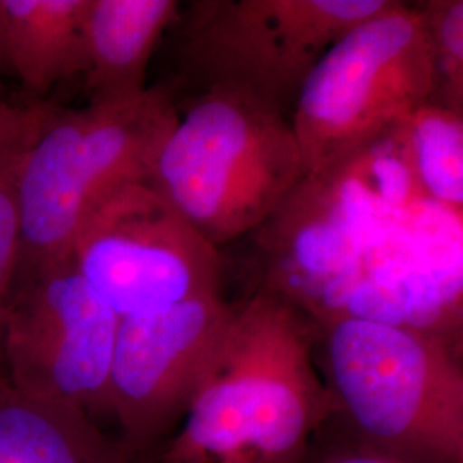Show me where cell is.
Returning a JSON list of instances; mask_svg holds the SVG:
<instances>
[{"instance_id": "14", "label": "cell", "mask_w": 463, "mask_h": 463, "mask_svg": "<svg viewBox=\"0 0 463 463\" xmlns=\"http://www.w3.org/2000/svg\"><path fill=\"white\" fill-rule=\"evenodd\" d=\"M395 134L424 198L462 218L463 116L428 101Z\"/></svg>"}, {"instance_id": "15", "label": "cell", "mask_w": 463, "mask_h": 463, "mask_svg": "<svg viewBox=\"0 0 463 463\" xmlns=\"http://www.w3.org/2000/svg\"><path fill=\"white\" fill-rule=\"evenodd\" d=\"M414 9L430 45V101L463 116V2L424 0Z\"/></svg>"}, {"instance_id": "8", "label": "cell", "mask_w": 463, "mask_h": 463, "mask_svg": "<svg viewBox=\"0 0 463 463\" xmlns=\"http://www.w3.org/2000/svg\"><path fill=\"white\" fill-rule=\"evenodd\" d=\"M235 307L220 290L164 311L122 317L110 373V414L134 455L164 439L220 352Z\"/></svg>"}, {"instance_id": "1", "label": "cell", "mask_w": 463, "mask_h": 463, "mask_svg": "<svg viewBox=\"0 0 463 463\" xmlns=\"http://www.w3.org/2000/svg\"><path fill=\"white\" fill-rule=\"evenodd\" d=\"M317 326L260 290L235 307L212 367L158 463H296L335 412Z\"/></svg>"}, {"instance_id": "12", "label": "cell", "mask_w": 463, "mask_h": 463, "mask_svg": "<svg viewBox=\"0 0 463 463\" xmlns=\"http://www.w3.org/2000/svg\"><path fill=\"white\" fill-rule=\"evenodd\" d=\"M0 463H137L83 411L24 395L0 380Z\"/></svg>"}, {"instance_id": "2", "label": "cell", "mask_w": 463, "mask_h": 463, "mask_svg": "<svg viewBox=\"0 0 463 463\" xmlns=\"http://www.w3.org/2000/svg\"><path fill=\"white\" fill-rule=\"evenodd\" d=\"M330 422L361 447L411 463H463L460 345L359 317L317 326Z\"/></svg>"}, {"instance_id": "3", "label": "cell", "mask_w": 463, "mask_h": 463, "mask_svg": "<svg viewBox=\"0 0 463 463\" xmlns=\"http://www.w3.org/2000/svg\"><path fill=\"white\" fill-rule=\"evenodd\" d=\"M306 177L285 114L210 88L179 114L149 185L218 249L261 229Z\"/></svg>"}, {"instance_id": "5", "label": "cell", "mask_w": 463, "mask_h": 463, "mask_svg": "<svg viewBox=\"0 0 463 463\" xmlns=\"http://www.w3.org/2000/svg\"><path fill=\"white\" fill-rule=\"evenodd\" d=\"M390 2H196L184 24L181 64L201 90H231L287 114L319 59Z\"/></svg>"}, {"instance_id": "6", "label": "cell", "mask_w": 463, "mask_h": 463, "mask_svg": "<svg viewBox=\"0 0 463 463\" xmlns=\"http://www.w3.org/2000/svg\"><path fill=\"white\" fill-rule=\"evenodd\" d=\"M71 263L120 319L220 290L222 260L149 184H128L91 206Z\"/></svg>"}, {"instance_id": "16", "label": "cell", "mask_w": 463, "mask_h": 463, "mask_svg": "<svg viewBox=\"0 0 463 463\" xmlns=\"http://www.w3.org/2000/svg\"><path fill=\"white\" fill-rule=\"evenodd\" d=\"M0 168V380L4 376L2 363V340L9 307L16 292L19 256H21V237H19V216H17L16 177L17 166Z\"/></svg>"}, {"instance_id": "10", "label": "cell", "mask_w": 463, "mask_h": 463, "mask_svg": "<svg viewBox=\"0 0 463 463\" xmlns=\"http://www.w3.org/2000/svg\"><path fill=\"white\" fill-rule=\"evenodd\" d=\"M90 210L128 184H149L151 170L179 112L168 90L146 88L134 99L90 103L81 110Z\"/></svg>"}, {"instance_id": "4", "label": "cell", "mask_w": 463, "mask_h": 463, "mask_svg": "<svg viewBox=\"0 0 463 463\" xmlns=\"http://www.w3.org/2000/svg\"><path fill=\"white\" fill-rule=\"evenodd\" d=\"M430 45L414 7L392 0L331 47L298 91L292 129L307 175L345 165L432 99Z\"/></svg>"}, {"instance_id": "17", "label": "cell", "mask_w": 463, "mask_h": 463, "mask_svg": "<svg viewBox=\"0 0 463 463\" xmlns=\"http://www.w3.org/2000/svg\"><path fill=\"white\" fill-rule=\"evenodd\" d=\"M53 107L45 103L16 105L0 99V168L13 165L33 146Z\"/></svg>"}, {"instance_id": "11", "label": "cell", "mask_w": 463, "mask_h": 463, "mask_svg": "<svg viewBox=\"0 0 463 463\" xmlns=\"http://www.w3.org/2000/svg\"><path fill=\"white\" fill-rule=\"evenodd\" d=\"M177 14L175 0H88L81 74L91 103L134 99L146 90L149 59Z\"/></svg>"}, {"instance_id": "19", "label": "cell", "mask_w": 463, "mask_h": 463, "mask_svg": "<svg viewBox=\"0 0 463 463\" xmlns=\"http://www.w3.org/2000/svg\"><path fill=\"white\" fill-rule=\"evenodd\" d=\"M11 71L9 61H7V49H5V17H4V7L0 0V72Z\"/></svg>"}, {"instance_id": "13", "label": "cell", "mask_w": 463, "mask_h": 463, "mask_svg": "<svg viewBox=\"0 0 463 463\" xmlns=\"http://www.w3.org/2000/svg\"><path fill=\"white\" fill-rule=\"evenodd\" d=\"M9 69L42 99L83 71L88 0H2Z\"/></svg>"}, {"instance_id": "18", "label": "cell", "mask_w": 463, "mask_h": 463, "mask_svg": "<svg viewBox=\"0 0 463 463\" xmlns=\"http://www.w3.org/2000/svg\"><path fill=\"white\" fill-rule=\"evenodd\" d=\"M296 463H411L361 447L336 430L330 420L321 428Z\"/></svg>"}, {"instance_id": "7", "label": "cell", "mask_w": 463, "mask_h": 463, "mask_svg": "<svg viewBox=\"0 0 463 463\" xmlns=\"http://www.w3.org/2000/svg\"><path fill=\"white\" fill-rule=\"evenodd\" d=\"M120 317L72 263L30 277L14 292L2 340L4 376L17 392L110 414Z\"/></svg>"}, {"instance_id": "9", "label": "cell", "mask_w": 463, "mask_h": 463, "mask_svg": "<svg viewBox=\"0 0 463 463\" xmlns=\"http://www.w3.org/2000/svg\"><path fill=\"white\" fill-rule=\"evenodd\" d=\"M16 201L19 271L33 277L69 265L91 203L81 110L53 109L17 166Z\"/></svg>"}]
</instances>
